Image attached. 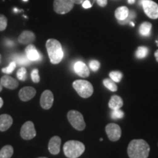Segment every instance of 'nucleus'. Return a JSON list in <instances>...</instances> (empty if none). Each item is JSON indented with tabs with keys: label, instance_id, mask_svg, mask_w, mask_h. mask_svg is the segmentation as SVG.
Here are the masks:
<instances>
[{
	"label": "nucleus",
	"instance_id": "obj_10",
	"mask_svg": "<svg viewBox=\"0 0 158 158\" xmlns=\"http://www.w3.org/2000/svg\"><path fill=\"white\" fill-rule=\"evenodd\" d=\"M40 106L43 109L48 110L52 107L53 103H54V94L50 90H45L43 92L41 95L40 100Z\"/></svg>",
	"mask_w": 158,
	"mask_h": 158
},
{
	"label": "nucleus",
	"instance_id": "obj_24",
	"mask_svg": "<svg viewBox=\"0 0 158 158\" xmlns=\"http://www.w3.org/2000/svg\"><path fill=\"white\" fill-rule=\"evenodd\" d=\"M149 53V49L145 46L138 47L135 51V56L138 59H143L148 55Z\"/></svg>",
	"mask_w": 158,
	"mask_h": 158
},
{
	"label": "nucleus",
	"instance_id": "obj_41",
	"mask_svg": "<svg viewBox=\"0 0 158 158\" xmlns=\"http://www.w3.org/2000/svg\"><path fill=\"white\" fill-rule=\"evenodd\" d=\"M38 158H48V157H38Z\"/></svg>",
	"mask_w": 158,
	"mask_h": 158
},
{
	"label": "nucleus",
	"instance_id": "obj_27",
	"mask_svg": "<svg viewBox=\"0 0 158 158\" xmlns=\"http://www.w3.org/2000/svg\"><path fill=\"white\" fill-rule=\"evenodd\" d=\"M15 68H16V63L13 61V62L10 63L8 67L2 69V72L5 74H10L13 72V70H15Z\"/></svg>",
	"mask_w": 158,
	"mask_h": 158
},
{
	"label": "nucleus",
	"instance_id": "obj_18",
	"mask_svg": "<svg viewBox=\"0 0 158 158\" xmlns=\"http://www.w3.org/2000/svg\"><path fill=\"white\" fill-rule=\"evenodd\" d=\"M124 105L123 100L121 97L118 95H113L110 98L109 102H108V106L111 110H117L120 109Z\"/></svg>",
	"mask_w": 158,
	"mask_h": 158
},
{
	"label": "nucleus",
	"instance_id": "obj_23",
	"mask_svg": "<svg viewBox=\"0 0 158 158\" xmlns=\"http://www.w3.org/2000/svg\"><path fill=\"white\" fill-rule=\"evenodd\" d=\"M14 62L19 65H28L29 64V60L27 58V55H16L14 57Z\"/></svg>",
	"mask_w": 158,
	"mask_h": 158
},
{
	"label": "nucleus",
	"instance_id": "obj_43",
	"mask_svg": "<svg viewBox=\"0 0 158 158\" xmlns=\"http://www.w3.org/2000/svg\"><path fill=\"white\" fill-rule=\"evenodd\" d=\"M23 1H24V2H27V1H28V0H23Z\"/></svg>",
	"mask_w": 158,
	"mask_h": 158
},
{
	"label": "nucleus",
	"instance_id": "obj_6",
	"mask_svg": "<svg viewBox=\"0 0 158 158\" xmlns=\"http://www.w3.org/2000/svg\"><path fill=\"white\" fill-rule=\"evenodd\" d=\"M75 4L71 0H54V10L58 14H66L73 8Z\"/></svg>",
	"mask_w": 158,
	"mask_h": 158
},
{
	"label": "nucleus",
	"instance_id": "obj_11",
	"mask_svg": "<svg viewBox=\"0 0 158 158\" xmlns=\"http://www.w3.org/2000/svg\"><path fill=\"white\" fill-rule=\"evenodd\" d=\"M36 94V89L31 86H25L19 91V96L21 100L27 102L32 99Z\"/></svg>",
	"mask_w": 158,
	"mask_h": 158
},
{
	"label": "nucleus",
	"instance_id": "obj_7",
	"mask_svg": "<svg viewBox=\"0 0 158 158\" xmlns=\"http://www.w3.org/2000/svg\"><path fill=\"white\" fill-rule=\"evenodd\" d=\"M142 7L145 14L152 19H158V5L152 0H143Z\"/></svg>",
	"mask_w": 158,
	"mask_h": 158
},
{
	"label": "nucleus",
	"instance_id": "obj_37",
	"mask_svg": "<svg viewBox=\"0 0 158 158\" xmlns=\"http://www.w3.org/2000/svg\"><path fill=\"white\" fill-rule=\"evenodd\" d=\"M3 103H4V102H3V100H2V98H0V108H1L2 107V106H3Z\"/></svg>",
	"mask_w": 158,
	"mask_h": 158
},
{
	"label": "nucleus",
	"instance_id": "obj_32",
	"mask_svg": "<svg viewBox=\"0 0 158 158\" xmlns=\"http://www.w3.org/2000/svg\"><path fill=\"white\" fill-rule=\"evenodd\" d=\"M82 6L84 8L88 9V8H90V7H92V4L90 3V2L89 1V0H84V2L82 3Z\"/></svg>",
	"mask_w": 158,
	"mask_h": 158
},
{
	"label": "nucleus",
	"instance_id": "obj_5",
	"mask_svg": "<svg viewBox=\"0 0 158 158\" xmlns=\"http://www.w3.org/2000/svg\"><path fill=\"white\" fill-rule=\"evenodd\" d=\"M68 119L73 127L78 131H82L86 127L84 116L79 111L70 110L68 113Z\"/></svg>",
	"mask_w": 158,
	"mask_h": 158
},
{
	"label": "nucleus",
	"instance_id": "obj_26",
	"mask_svg": "<svg viewBox=\"0 0 158 158\" xmlns=\"http://www.w3.org/2000/svg\"><path fill=\"white\" fill-rule=\"evenodd\" d=\"M124 116V113L123 110L121 109H117V110H112L111 114H110V116L113 119H120L122 118Z\"/></svg>",
	"mask_w": 158,
	"mask_h": 158
},
{
	"label": "nucleus",
	"instance_id": "obj_9",
	"mask_svg": "<svg viewBox=\"0 0 158 158\" xmlns=\"http://www.w3.org/2000/svg\"><path fill=\"white\" fill-rule=\"evenodd\" d=\"M21 136L24 140H31L36 136V130L32 122H27L23 124L21 129Z\"/></svg>",
	"mask_w": 158,
	"mask_h": 158
},
{
	"label": "nucleus",
	"instance_id": "obj_12",
	"mask_svg": "<svg viewBox=\"0 0 158 158\" xmlns=\"http://www.w3.org/2000/svg\"><path fill=\"white\" fill-rule=\"evenodd\" d=\"M25 53L29 60L31 62H37L41 59V54L38 52L34 45H28V46L25 49Z\"/></svg>",
	"mask_w": 158,
	"mask_h": 158
},
{
	"label": "nucleus",
	"instance_id": "obj_34",
	"mask_svg": "<svg viewBox=\"0 0 158 158\" xmlns=\"http://www.w3.org/2000/svg\"><path fill=\"white\" fill-rule=\"evenodd\" d=\"M5 44H6V45H7V46H8V47H13V45H14V43H13L12 40H6V42H5Z\"/></svg>",
	"mask_w": 158,
	"mask_h": 158
},
{
	"label": "nucleus",
	"instance_id": "obj_3",
	"mask_svg": "<svg viewBox=\"0 0 158 158\" xmlns=\"http://www.w3.org/2000/svg\"><path fill=\"white\" fill-rule=\"evenodd\" d=\"M85 146L78 141H68L64 144L63 152L68 158H78L84 152Z\"/></svg>",
	"mask_w": 158,
	"mask_h": 158
},
{
	"label": "nucleus",
	"instance_id": "obj_2",
	"mask_svg": "<svg viewBox=\"0 0 158 158\" xmlns=\"http://www.w3.org/2000/svg\"><path fill=\"white\" fill-rule=\"evenodd\" d=\"M45 46L51 63L57 64L62 62L64 57V51L62 45L57 40L48 39L45 43Z\"/></svg>",
	"mask_w": 158,
	"mask_h": 158
},
{
	"label": "nucleus",
	"instance_id": "obj_17",
	"mask_svg": "<svg viewBox=\"0 0 158 158\" xmlns=\"http://www.w3.org/2000/svg\"><path fill=\"white\" fill-rule=\"evenodd\" d=\"M13 124V118L8 114L0 115V131H6Z\"/></svg>",
	"mask_w": 158,
	"mask_h": 158
},
{
	"label": "nucleus",
	"instance_id": "obj_22",
	"mask_svg": "<svg viewBox=\"0 0 158 158\" xmlns=\"http://www.w3.org/2000/svg\"><path fill=\"white\" fill-rule=\"evenodd\" d=\"M102 83H103L104 86H106L108 90L111 91V92H116V91H117L118 89V86L116 84V82H114V81L111 80L110 78L104 79Z\"/></svg>",
	"mask_w": 158,
	"mask_h": 158
},
{
	"label": "nucleus",
	"instance_id": "obj_20",
	"mask_svg": "<svg viewBox=\"0 0 158 158\" xmlns=\"http://www.w3.org/2000/svg\"><path fill=\"white\" fill-rule=\"evenodd\" d=\"M152 27L151 23L149 22H143L140 25L139 27V32L142 36L147 37L149 36L151 33V29Z\"/></svg>",
	"mask_w": 158,
	"mask_h": 158
},
{
	"label": "nucleus",
	"instance_id": "obj_38",
	"mask_svg": "<svg viewBox=\"0 0 158 158\" xmlns=\"http://www.w3.org/2000/svg\"><path fill=\"white\" fill-rule=\"evenodd\" d=\"M127 2H128V3L130 4V5H133V4L135 3V0H127Z\"/></svg>",
	"mask_w": 158,
	"mask_h": 158
},
{
	"label": "nucleus",
	"instance_id": "obj_36",
	"mask_svg": "<svg viewBox=\"0 0 158 158\" xmlns=\"http://www.w3.org/2000/svg\"><path fill=\"white\" fill-rule=\"evenodd\" d=\"M155 58H156V60H157V62H158V50H157V51H155Z\"/></svg>",
	"mask_w": 158,
	"mask_h": 158
},
{
	"label": "nucleus",
	"instance_id": "obj_21",
	"mask_svg": "<svg viewBox=\"0 0 158 158\" xmlns=\"http://www.w3.org/2000/svg\"><path fill=\"white\" fill-rule=\"evenodd\" d=\"M13 155V148L10 145H6L0 150V158H11Z\"/></svg>",
	"mask_w": 158,
	"mask_h": 158
},
{
	"label": "nucleus",
	"instance_id": "obj_13",
	"mask_svg": "<svg viewBox=\"0 0 158 158\" xmlns=\"http://www.w3.org/2000/svg\"><path fill=\"white\" fill-rule=\"evenodd\" d=\"M74 70L78 76L82 77V78H86L90 74L89 69L86 66V64L81 61H78L75 63Z\"/></svg>",
	"mask_w": 158,
	"mask_h": 158
},
{
	"label": "nucleus",
	"instance_id": "obj_39",
	"mask_svg": "<svg viewBox=\"0 0 158 158\" xmlns=\"http://www.w3.org/2000/svg\"><path fill=\"white\" fill-rule=\"evenodd\" d=\"M2 87H3L1 83H0V92H1L2 90Z\"/></svg>",
	"mask_w": 158,
	"mask_h": 158
},
{
	"label": "nucleus",
	"instance_id": "obj_31",
	"mask_svg": "<svg viewBox=\"0 0 158 158\" xmlns=\"http://www.w3.org/2000/svg\"><path fill=\"white\" fill-rule=\"evenodd\" d=\"M31 80H32L33 82L35 83L40 82V78L38 70H37V69H35V70H32V72H31Z\"/></svg>",
	"mask_w": 158,
	"mask_h": 158
},
{
	"label": "nucleus",
	"instance_id": "obj_16",
	"mask_svg": "<svg viewBox=\"0 0 158 158\" xmlns=\"http://www.w3.org/2000/svg\"><path fill=\"white\" fill-rule=\"evenodd\" d=\"M0 83L2 85V86L9 89H15L19 86V82L17 81L16 79L9 76H4L2 77Z\"/></svg>",
	"mask_w": 158,
	"mask_h": 158
},
{
	"label": "nucleus",
	"instance_id": "obj_30",
	"mask_svg": "<svg viewBox=\"0 0 158 158\" xmlns=\"http://www.w3.org/2000/svg\"><path fill=\"white\" fill-rule=\"evenodd\" d=\"M89 66L90 69L92 71H94V72H97V71L100 69V63L99 62L98 60H92L89 62Z\"/></svg>",
	"mask_w": 158,
	"mask_h": 158
},
{
	"label": "nucleus",
	"instance_id": "obj_19",
	"mask_svg": "<svg viewBox=\"0 0 158 158\" xmlns=\"http://www.w3.org/2000/svg\"><path fill=\"white\" fill-rule=\"evenodd\" d=\"M129 15V10L125 6L118 7L115 11V17L120 22H123L124 21L127 20Z\"/></svg>",
	"mask_w": 158,
	"mask_h": 158
},
{
	"label": "nucleus",
	"instance_id": "obj_28",
	"mask_svg": "<svg viewBox=\"0 0 158 158\" xmlns=\"http://www.w3.org/2000/svg\"><path fill=\"white\" fill-rule=\"evenodd\" d=\"M17 78L19 79L20 81H24L27 79V70L24 67H22L18 70L17 72Z\"/></svg>",
	"mask_w": 158,
	"mask_h": 158
},
{
	"label": "nucleus",
	"instance_id": "obj_15",
	"mask_svg": "<svg viewBox=\"0 0 158 158\" xmlns=\"http://www.w3.org/2000/svg\"><path fill=\"white\" fill-rule=\"evenodd\" d=\"M35 40V35L32 31L25 30L19 35L18 41L19 43L22 45H29L34 42Z\"/></svg>",
	"mask_w": 158,
	"mask_h": 158
},
{
	"label": "nucleus",
	"instance_id": "obj_25",
	"mask_svg": "<svg viewBox=\"0 0 158 158\" xmlns=\"http://www.w3.org/2000/svg\"><path fill=\"white\" fill-rule=\"evenodd\" d=\"M109 77L114 82L118 83L121 81L122 78H123V74L120 71H111L109 73Z\"/></svg>",
	"mask_w": 158,
	"mask_h": 158
},
{
	"label": "nucleus",
	"instance_id": "obj_44",
	"mask_svg": "<svg viewBox=\"0 0 158 158\" xmlns=\"http://www.w3.org/2000/svg\"><path fill=\"white\" fill-rule=\"evenodd\" d=\"M157 147H158V143H157Z\"/></svg>",
	"mask_w": 158,
	"mask_h": 158
},
{
	"label": "nucleus",
	"instance_id": "obj_8",
	"mask_svg": "<svg viewBox=\"0 0 158 158\" xmlns=\"http://www.w3.org/2000/svg\"><path fill=\"white\" fill-rule=\"evenodd\" d=\"M106 133L111 141H117L122 136L121 127L115 123H109L106 127Z\"/></svg>",
	"mask_w": 158,
	"mask_h": 158
},
{
	"label": "nucleus",
	"instance_id": "obj_29",
	"mask_svg": "<svg viewBox=\"0 0 158 158\" xmlns=\"http://www.w3.org/2000/svg\"><path fill=\"white\" fill-rule=\"evenodd\" d=\"M7 19L4 15L0 14V31L5 30L7 28Z\"/></svg>",
	"mask_w": 158,
	"mask_h": 158
},
{
	"label": "nucleus",
	"instance_id": "obj_1",
	"mask_svg": "<svg viewBox=\"0 0 158 158\" xmlns=\"http://www.w3.org/2000/svg\"><path fill=\"white\" fill-rule=\"evenodd\" d=\"M149 152V143L143 139L132 140L128 144L127 155L130 158H148Z\"/></svg>",
	"mask_w": 158,
	"mask_h": 158
},
{
	"label": "nucleus",
	"instance_id": "obj_42",
	"mask_svg": "<svg viewBox=\"0 0 158 158\" xmlns=\"http://www.w3.org/2000/svg\"><path fill=\"white\" fill-rule=\"evenodd\" d=\"M0 62H1V55H0Z\"/></svg>",
	"mask_w": 158,
	"mask_h": 158
},
{
	"label": "nucleus",
	"instance_id": "obj_35",
	"mask_svg": "<svg viewBox=\"0 0 158 158\" xmlns=\"http://www.w3.org/2000/svg\"><path fill=\"white\" fill-rule=\"evenodd\" d=\"M74 4H76V5H81L84 2V0H71Z\"/></svg>",
	"mask_w": 158,
	"mask_h": 158
},
{
	"label": "nucleus",
	"instance_id": "obj_33",
	"mask_svg": "<svg viewBox=\"0 0 158 158\" xmlns=\"http://www.w3.org/2000/svg\"><path fill=\"white\" fill-rule=\"evenodd\" d=\"M96 1H97V3L98 4V5L102 7H106L108 3V0H96Z\"/></svg>",
	"mask_w": 158,
	"mask_h": 158
},
{
	"label": "nucleus",
	"instance_id": "obj_40",
	"mask_svg": "<svg viewBox=\"0 0 158 158\" xmlns=\"http://www.w3.org/2000/svg\"><path fill=\"white\" fill-rule=\"evenodd\" d=\"M130 24H131V26H133V27H134V23L133 22H130Z\"/></svg>",
	"mask_w": 158,
	"mask_h": 158
},
{
	"label": "nucleus",
	"instance_id": "obj_14",
	"mask_svg": "<svg viewBox=\"0 0 158 158\" xmlns=\"http://www.w3.org/2000/svg\"><path fill=\"white\" fill-rule=\"evenodd\" d=\"M61 138L59 136H54L50 139L48 143V150L51 154L56 155L60 152Z\"/></svg>",
	"mask_w": 158,
	"mask_h": 158
},
{
	"label": "nucleus",
	"instance_id": "obj_4",
	"mask_svg": "<svg viewBox=\"0 0 158 158\" xmlns=\"http://www.w3.org/2000/svg\"><path fill=\"white\" fill-rule=\"evenodd\" d=\"M73 86L78 95L83 98H90L94 92L93 86L88 81L76 80L73 83Z\"/></svg>",
	"mask_w": 158,
	"mask_h": 158
}]
</instances>
